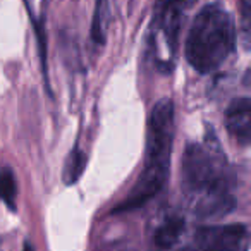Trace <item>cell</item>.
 Masks as SVG:
<instances>
[{"mask_svg": "<svg viewBox=\"0 0 251 251\" xmlns=\"http://www.w3.org/2000/svg\"><path fill=\"white\" fill-rule=\"evenodd\" d=\"M234 174L219 140L210 131L201 143H189L181 158V189L198 219L229 215L236 206Z\"/></svg>", "mask_w": 251, "mask_h": 251, "instance_id": "obj_1", "label": "cell"}, {"mask_svg": "<svg viewBox=\"0 0 251 251\" xmlns=\"http://www.w3.org/2000/svg\"><path fill=\"white\" fill-rule=\"evenodd\" d=\"M176 134V105L171 98H162L148 115L145 164L138 181L112 212L124 213L141 208L165 188L171 176V157Z\"/></svg>", "mask_w": 251, "mask_h": 251, "instance_id": "obj_2", "label": "cell"}, {"mask_svg": "<svg viewBox=\"0 0 251 251\" xmlns=\"http://www.w3.org/2000/svg\"><path fill=\"white\" fill-rule=\"evenodd\" d=\"M236 47V25L220 4H206L195 16L184 43L188 64L200 74L217 71Z\"/></svg>", "mask_w": 251, "mask_h": 251, "instance_id": "obj_3", "label": "cell"}, {"mask_svg": "<svg viewBox=\"0 0 251 251\" xmlns=\"http://www.w3.org/2000/svg\"><path fill=\"white\" fill-rule=\"evenodd\" d=\"M250 230L243 224H212L195 230L182 251H248Z\"/></svg>", "mask_w": 251, "mask_h": 251, "instance_id": "obj_4", "label": "cell"}, {"mask_svg": "<svg viewBox=\"0 0 251 251\" xmlns=\"http://www.w3.org/2000/svg\"><path fill=\"white\" fill-rule=\"evenodd\" d=\"M196 0H157L155 7V29L164 40L169 59H172L177 50L179 29L188 9L193 7Z\"/></svg>", "mask_w": 251, "mask_h": 251, "instance_id": "obj_5", "label": "cell"}, {"mask_svg": "<svg viewBox=\"0 0 251 251\" xmlns=\"http://www.w3.org/2000/svg\"><path fill=\"white\" fill-rule=\"evenodd\" d=\"M226 126L232 140L241 147H248L251 140V98H234L226 110Z\"/></svg>", "mask_w": 251, "mask_h": 251, "instance_id": "obj_6", "label": "cell"}, {"mask_svg": "<svg viewBox=\"0 0 251 251\" xmlns=\"http://www.w3.org/2000/svg\"><path fill=\"white\" fill-rule=\"evenodd\" d=\"M184 230V220L177 215H169L157 226L153 232V243L158 250H172Z\"/></svg>", "mask_w": 251, "mask_h": 251, "instance_id": "obj_7", "label": "cell"}, {"mask_svg": "<svg viewBox=\"0 0 251 251\" xmlns=\"http://www.w3.org/2000/svg\"><path fill=\"white\" fill-rule=\"evenodd\" d=\"M86 162L88 157L79 147H74L69 151L66 158V164H64V171H62V179L67 186H73L79 181V177L83 176L84 169H86Z\"/></svg>", "mask_w": 251, "mask_h": 251, "instance_id": "obj_8", "label": "cell"}, {"mask_svg": "<svg viewBox=\"0 0 251 251\" xmlns=\"http://www.w3.org/2000/svg\"><path fill=\"white\" fill-rule=\"evenodd\" d=\"M108 25V4L107 0H95L93 21H91V40L95 45H105Z\"/></svg>", "mask_w": 251, "mask_h": 251, "instance_id": "obj_9", "label": "cell"}, {"mask_svg": "<svg viewBox=\"0 0 251 251\" xmlns=\"http://www.w3.org/2000/svg\"><path fill=\"white\" fill-rule=\"evenodd\" d=\"M16 196H18V186L16 177L11 169H0V200L14 212L16 210Z\"/></svg>", "mask_w": 251, "mask_h": 251, "instance_id": "obj_10", "label": "cell"}, {"mask_svg": "<svg viewBox=\"0 0 251 251\" xmlns=\"http://www.w3.org/2000/svg\"><path fill=\"white\" fill-rule=\"evenodd\" d=\"M250 5L251 0H241V28H243L244 42L250 36Z\"/></svg>", "mask_w": 251, "mask_h": 251, "instance_id": "obj_11", "label": "cell"}, {"mask_svg": "<svg viewBox=\"0 0 251 251\" xmlns=\"http://www.w3.org/2000/svg\"><path fill=\"white\" fill-rule=\"evenodd\" d=\"M25 251H33V246H29V243L25 244Z\"/></svg>", "mask_w": 251, "mask_h": 251, "instance_id": "obj_12", "label": "cell"}]
</instances>
